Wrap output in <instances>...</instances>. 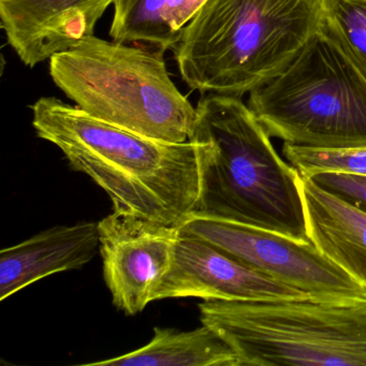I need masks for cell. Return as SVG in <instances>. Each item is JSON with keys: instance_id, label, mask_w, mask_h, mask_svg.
Masks as SVG:
<instances>
[{"instance_id": "6da1fadb", "label": "cell", "mask_w": 366, "mask_h": 366, "mask_svg": "<svg viewBox=\"0 0 366 366\" xmlns=\"http://www.w3.org/2000/svg\"><path fill=\"white\" fill-rule=\"evenodd\" d=\"M31 112L37 136L102 188L114 211L177 227L196 212L200 171L190 141L154 140L55 97L40 98Z\"/></svg>"}, {"instance_id": "7a4b0ae2", "label": "cell", "mask_w": 366, "mask_h": 366, "mask_svg": "<svg viewBox=\"0 0 366 366\" xmlns=\"http://www.w3.org/2000/svg\"><path fill=\"white\" fill-rule=\"evenodd\" d=\"M189 141L200 171L197 213L310 243L301 175L278 155L249 106L235 96H205Z\"/></svg>"}, {"instance_id": "3957f363", "label": "cell", "mask_w": 366, "mask_h": 366, "mask_svg": "<svg viewBox=\"0 0 366 366\" xmlns=\"http://www.w3.org/2000/svg\"><path fill=\"white\" fill-rule=\"evenodd\" d=\"M323 24V0H207L174 48L194 91L242 97L282 74Z\"/></svg>"}, {"instance_id": "277c9868", "label": "cell", "mask_w": 366, "mask_h": 366, "mask_svg": "<svg viewBox=\"0 0 366 366\" xmlns=\"http://www.w3.org/2000/svg\"><path fill=\"white\" fill-rule=\"evenodd\" d=\"M56 86L87 114L169 143L189 141L197 109L175 86L164 52L91 36L50 59Z\"/></svg>"}, {"instance_id": "5b68a950", "label": "cell", "mask_w": 366, "mask_h": 366, "mask_svg": "<svg viewBox=\"0 0 366 366\" xmlns=\"http://www.w3.org/2000/svg\"><path fill=\"white\" fill-rule=\"evenodd\" d=\"M249 95L263 127L286 144L366 149V76L323 24L282 74Z\"/></svg>"}, {"instance_id": "8992f818", "label": "cell", "mask_w": 366, "mask_h": 366, "mask_svg": "<svg viewBox=\"0 0 366 366\" xmlns=\"http://www.w3.org/2000/svg\"><path fill=\"white\" fill-rule=\"evenodd\" d=\"M239 366H366V302L203 301Z\"/></svg>"}, {"instance_id": "52a82bcc", "label": "cell", "mask_w": 366, "mask_h": 366, "mask_svg": "<svg viewBox=\"0 0 366 366\" xmlns=\"http://www.w3.org/2000/svg\"><path fill=\"white\" fill-rule=\"evenodd\" d=\"M179 233L198 237L312 300L366 302V287L325 257L314 244L295 241L264 229L190 214Z\"/></svg>"}, {"instance_id": "ba28073f", "label": "cell", "mask_w": 366, "mask_h": 366, "mask_svg": "<svg viewBox=\"0 0 366 366\" xmlns=\"http://www.w3.org/2000/svg\"><path fill=\"white\" fill-rule=\"evenodd\" d=\"M104 276L113 304L134 316L152 302L170 269L179 227L114 211L98 222Z\"/></svg>"}, {"instance_id": "9c48e42d", "label": "cell", "mask_w": 366, "mask_h": 366, "mask_svg": "<svg viewBox=\"0 0 366 366\" xmlns=\"http://www.w3.org/2000/svg\"><path fill=\"white\" fill-rule=\"evenodd\" d=\"M183 297L203 301L310 299L303 291L249 267L212 244L179 233L172 264L156 293V301Z\"/></svg>"}, {"instance_id": "30bf717a", "label": "cell", "mask_w": 366, "mask_h": 366, "mask_svg": "<svg viewBox=\"0 0 366 366\" xmlns=\"http://www.w3.org/2000/svg\"><path fill=\"white\" fill-rule=\"evenodd\" d=\"M114 0H0L6 37L24 65L50 61L94 35Z\"/></svg>"}, {"instance_id": "8fae6325", "label": "cell", "mask_w": 366, "mask_h": 366, "mask_svg": "<svg viewBox=\"0 0 366 366\" xmlns=\"http://www.w3.org/2000/svg\"><path fill=\"white\" fill-rule=\"evenodd\" d=\"M99 249L98 222L56 226L0 252V300L48 276L82 269Z\"/></svg>"}, {"instance_id": "7c38bea8", "label": "cell", "mask_w": 366, "mask_h": 366, "mask_svg": "<svg viewBox=\"0 0 366 366\" xmlns=\"http://www.w3.org/2000/svg\"><path fill=\"white\" fill-rule=\"evenodd\" d=\"M310 242L366 287V213L300 179Z\"/></svg>"}, {"instance_id": "4fadbf2b", "label": "cell", "mask_w": 366, "mask_h": 366, "mask_svg": "<svg viewBox=\"0 0 366 366\" xmlns=\"http://www.w3.org/2000/svg\"><path fill=\"white\" fill-rule=\"evenodd\" d=\"M87 366H239L237 353L211 327H156L151 342L132 352Z\"/></svg>"}, {"instance_id": "5bb4252c", "label": "cell", "mask_w": 366, "mask_h": 366, "mask_svg": "<svg viewBox=\"0 0 366 366\" xmlns=\"http://www.w3.org/2000/svg\"><path fill=\"white\" fill-rule=\"evenodd\" d=\"M207 0H114L112 39L162 52L174 50Z\"/></svg>"}, {"instance_id": "9a60e30c", "label": "cell", "mask_w": 366, "mask_h": 366, "mask_svg": "<svg viewBox=\"0 0 366 366\" xmlns=\"http://www.w3.org/2000/svg\"><path fill=\"white\" fill-rule=\"evenodd\" d=\"M323 25L366 76V0H323Z\"/></svg>"}, {"instance_id": "2e32d148", "label": "cell", "mask_w": 366, "mask_h": 366, "mask_svg": "<svg viewBox=\"0 0 366 366\" xmlns=\"http://www.w3.org/2000/svg\"><path fill=\"white\" fill-rule=\"evenodd\" d=\"M282 154L303 177L322 171L366 174V149H307L284 143Z\"/></svg>"}, {"instance_id": "e0dca14e", "label": "cell", "mask_w": 366, "mask_h": 366, "mask_svg": "<svg viewBox=\"0 0 366 366\" xmlns=\"http://www.w3.org/2000/svg\"><path fill=\"white\" fill-rule=\"evenodd\" d=\"M306 179L320 189L366 213V174L322 171Z\"/></svg>"}]
</instances>
